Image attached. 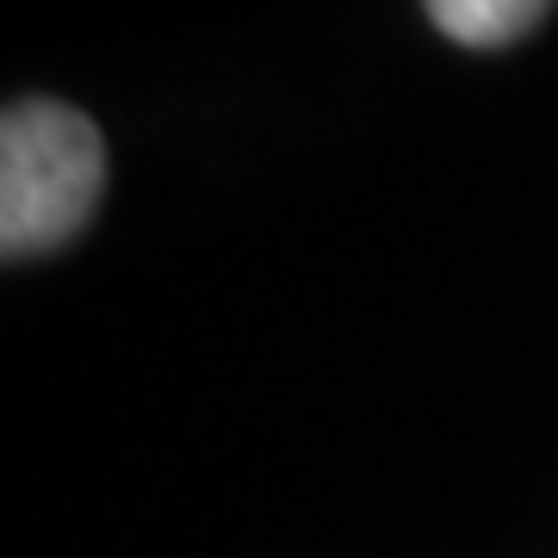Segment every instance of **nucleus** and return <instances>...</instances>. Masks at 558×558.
Segmentation results:
<instances>
[{"label":"nucleus","instance_id":"obj_1","mask_svg":"<svg viewBox=\"0 0 558 558\" xmlns=\"http://www.w3.org/2000/svg\"><path fill=\"white\" fill-rule=\"evenodd\" d=\"M106 143L75 106L20 100L0 119V255H50L94 218Z\"/></svg>","mask_w":558,"mask_h":558},{"label":"nucleus","instance_id":"obj_2","mask_svg":"<svg viewBox=\"0 0 558 558\" xmlns=\"http://www.w3.org/2000/svg\"><path fill=\"white\" fill-rule=\"evenodd\" d=\"M422 7H428V20H435L453 44H465V50H502V44L527 38V32L546 20L553 0H422Z\"/></svg>","mask_w":558,"mask_h":558}]
</instances>
